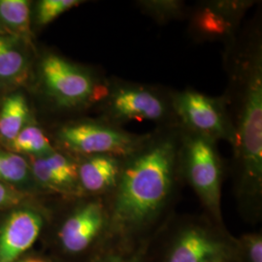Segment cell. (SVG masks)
I'll list each match as a JSON object with an SVG mask.
<instances>
[{"mask_svg":"<svg viewBox=\"0 0 262 262\" xmlns=\"http://www.w3.org/2000/svg\"><path fill=\"white\" fill-rule=\"evenodd\" d=\"M172 104L179 126L211 140L231 143L232 129L225 97L211 96L194 89L172 92Z\"/></svg>","mask_w":262,"mask_h":262,"instance_id":"obj_7","label":"cell"},{"mask_svg":"<svg viewBox=\"0 0 262 262\" xmlns=\"http://www.w3.org/2000/svg\"><path fill=\"white\" fill-rule=\"evenodd\" d=\"M243 253L247 262H262L261 235L249 234L244 236Z\"/></svg>","mask_w":262,"mask_h":262,"instance_id":"obj_22","label":"cell"},{"mask_svg":"<svg viewBox=\"0 0 262 262\" xmlns=\"http://www.w3.org/2000/svg\"><path fill=\"white\" fill-rule=\"evenodd\" d=\"M141 13L159 25L187 19L189 7L183 0H138L134 2Z\"/></svg>","mask_w":262,"mask_h":262,"instance_id":"obj_19","label":"cell"},{"mask_svg":"<svg viewBox=\"0 0 262 262\" xmlns=\"http://www.w3.org/2000/svg\"><path fill=\"white\" fill-rule=\"evenodd\" d=\"M181 127H156L123 159L121 177L104 198L107 230L134 234L149 227L165 213L183 180L180 167Z\"/></svg>","mask_w":262,"mask_h":262,"instance_id":"obj_2","label":"cell"},{"mask_svg":"<svg viewBox=\"0 0 262 262\" xmlns=\"http://www.w3.org/2000/svg\"><path fill=\"white\" fill-rule=\"evenodd\" d=\"M123 159L110 155L78 158V179L83 196H108L121 177Z\"/></svg>","mask_w":262,"mask_h":262,"instance_id":"obj_13","label":"cell"},{"mask_svg":"<svg viewBox=\"0 0 262 262\" xmlns=\"http://www.w3.org/2000/svg\"><path fill=\"white\" fill-rule=\"evenodd\" d=\"M30 197L0 181V212L26 202Z\"/></svg>","mask_w":262,"mask_h":262,"instance_id":"obj_21","label":"cell"},{"mask_svg":"<svg viewBox=\"0 0 262 262\" xmlns=\"http://www.w3.org/2000/svg\"><path fill=\"white\" fill-rule=\"evenodd\" d=\"M231 250L208 225L189 223L177 235L164 262H226Z\"/></svg>","mask_w":262,"mask_h":262,"instance_id":"obj_11","label":"cell"},{"mask_svg":"<svg viewBox=\"0 0 262 262\" xmlns=\"http://www.w3.org/2000/svg\"><path fill=\"white\" fill-rule=\"evenodd\" d=\"M225 97L232 129V170L244 204L258 205L262 190V16L242 26L224 45Z\"/></svg>","mask_w":262,"mask_h":262,"instance_id":"obj_1","label":"cell"},{"mask_svg":"<svg viewBox=\"0 0 262 262\" xmlns=\"http://www.w3.org/2000/svg\"><path fill=\"white\" fill-rule=\"evenodd\" d=\"M172 92L165 86L109 76L106 93L94 109L96 118L121 127L136 121L152 122L156 127L177 126Z\"/></svg>","mask_w":262,"mask_h":262,"instance_id":"obj_3","label":"cell"},{"mask_svg":"<svg viewBox=\"0 0 262 262\" xmlns=\"http://www.w3.org/2000/svg\"><path fill=\"white\" fill-rule=\"evenodd\" d=\"M253 0H203L189 7L187 33L196 43L232 41L242 28Z\"/></svg>","mask_w":262,"mask_h":262,"instance_id":"obj_8","label":"cell"},{"mask_svg":"<svg viewBox=\"0 0 262 262\" xmlns=\"http://www.w3.org/2000/svg\"><path fill=\"white\" fill-rule=\"evenodd\" d=\"M16 262H55L53 261L52 259L47 258V257H44V256H41V255H37V254H32V255H29L27 254L25 255L24 257L19 258V260H17Z\"/></svg>","mask_w":262,"mask_h":262,"instance_id":"obj_24","label":"cell"},{"mask_svg":"<svg viewBox=\"0 0 262 262\" xmlns=\"http://www.w3.org/2000/svg\"><path fill=\"white\" fill-rule=\"evenodd\" d=\"M32 176L41 193H53L66 199L83 196L78 179V160L56 150L42 158H29Z\"/></svg>","mask_w":262,"mask_h":262,"instance_id":"obj_12","label":"cell"},{"mask_svg":"<svg viewBox=\"0 0 262 262\" xmlns=\"http://www.w3.org/2000/svg\"><path fill=\"white\" fill-rule=\"evenodd\" d=\"M27 0H0V24L11 36L30 37V8Z\"/></svg>","mask_w":262,"mask_h":262,"instance_id":"obj_18","label":"cell"},{"mask_svg":"<svg viewBox=\"0 0 262 262\" xmlns=\"http://www.w3.org/2000/svg\"><path fill=\"white\" fill-rule=\"evenodd\" d=\"M81 0H41L36 7V24L46 27L68 10L84 3Z\"/></svg>","mask_w":262,"mask_h":262,"instance_id":"obj_20","label":"cell"},{"mask_svg":"<svg viewBox=\"0 0 262 262\" xmlns=\"http://www.w3.org/2000/svg\"><path fill=\"white\" fill-rule=\"evenodd\" d=\"M39 81L54 109L75 112L95 109L106 93L108 77L50 52L40 60Z\"/></svg>","mask_w":262,"mask_h":262,"instance_id":"obj_4","label":"cell"},{"mask_svg":"<svg viewBox=\"0 0 262 262\" xmlns=\"http://www.w3.org/2000/svg\"><path fill=\"white\" fill-rule=\"evenodd\" d=\"M0 217V262H16L28 254L46 228L49 215L28 200Z\"/></svg>","mask_w":262,"mask_h":262,"instance_id":"obj_10","label":"cell"},{"mask_svg":"<svg viewBox=\"0 0 262 262\" xmlns=\"http://www.w3.org/2000/svg\"><path fill=\"white\" fill-rule=\"evenodd\" d=\"M0 181L29 197L41 193L29 161L11 150H0Z\"/></svg>","mask_w":262,"mask_h":262,"instance_id":"obj_15","label":"cell"},{"mask_svg":"<svg viewBox=\"0 0 262 262\" xmlns=\"http://www.w3.org/2000/svg\"><path fill=\"white\" fill-rule=\"evenodd\" d=\"M56 232L59 249L70 256L85 253L108 227L107 208L101 197H82Z\"/></svg>","mask_w":262,"mask_h":262,"instance_id":"obj_9","label":"cell"},{"mask_svg":"<svg viewBox=\"0 0 262 262\" xmlns=\"http://www.w3.org/2000/svg\"><path fill=\"white\" fill-rule=\"evenodd\" d=\"M180 167L183 180L193 188L208 213L221 222L225 167L217 142L181 127Z\"/></svg>","mask_w":262,"mask_h":262,"instance_id":"obj_5","label":"cell"},{"mask_svg":"<svg viewBox=\"0 0 262 262\" xmlns=\"http://www.w3.org/2000/svg\"><path fill=\"white\" fill-rule=\"evenodd\" d=\"M98 118H84L60 124L54 133L56 150L76 159L110 155L125 158L146 138Z\"/></svg>","mask_w":262,"mask_h":262,"instance_id":"obj_6","label":"cell"},{"mask_svg":"<svg viewBox=\"0 0 262 262\" xmlns=\"http://www.w3.org/2000/svg\"><path fill=\"white\" fill-rule=\"evenodd\" d=\"M20 40L0 34V84L18 85L28 79L29 59Z\"/></svg>","mask_w":262,"mask_h":262,"instance_id":"obj_14","label":"cell"},{"mask_svg":"<svg viewBox=\"0 0 262 262\" xmlns=\"http://www.w3.org/2000/svg\"><path fill=\"white\" fill-rule=\"evenodd\" d=\"M31 122V113L24 94H10L0 108V140L7 146Z\"/></svg>","mask_w":262,"mask_h":262,"instance_id":"obj_16","label":"cell"},{"mask_svg":"<svg viewBox=\"0 0 262 262\" xmlns=\"http://www.w3.org/2000/svg\"><path fill=\"white\" fill-rule=\"evenodd\" d=\"M11 151L24 154L29 158H42L56 150L45 131L34 122H30L8 145Z\"/></svg>","mask_w":262,"mask_h":262,"instance_id":"obj_17","label":"cell"},{"mask_svg":"<svg viewBox=\"0 0 262 262\" xmlns=\"http://www.w3.org/2000/svg\"><path fill=\"white\" fill-rule=\"evenodd\" d=\"M95 262H140V258L137 254L129 253H111L104 257L99 258Z\"/></svg>","mask_w":262,"mask_h":262,"instance_id":"obj_23","label":"cell"}]
</instances>
